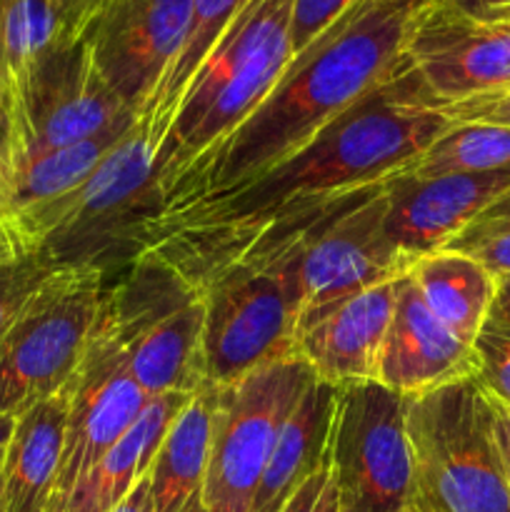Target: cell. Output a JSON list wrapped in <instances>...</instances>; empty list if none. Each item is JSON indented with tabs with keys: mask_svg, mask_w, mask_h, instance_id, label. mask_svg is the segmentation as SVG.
<instances>
[{
	"mask_svg": "<svg viewBox=\"0 0 510 512\" xmlns=\"http://www.w3.org/2000/svg\"><path fill=\"white\" fill-rule=\"evenodd\" d=\"M450 125L440 100L403 55L388 78L268 173L163 215L150 235V248L170 235L240 238L308 208L388 183L405 173Z\"/></svg>",
	"mask_w": 510,
	"mask_h": 512,
	"instance_id": "obj_1",
	"label": "cell"
},
{
	"mask_svg": "<svg viewBox=\"0 0 510 512\" xmlns=\"http://www.w3.org/2000/svg\"><path fill=\"white\" fill-rule=\"evenodd\" d=\"M408 20L385 0L350 5L290 60L263 103L170 185L163 215L253 183L298 153L398 68Z\"/></svg>",
	"mask_w": 510,
	"mask_h": 512,
	"instance_id": "obj_2",
	"label": "cell"
},
{
	"mask_svg": "<svg viewBox=\"0 0 510 512\" xmlns=\"http://www.w3.org/2000/svg\"><path fill=\"white\" fill-rule=\"evenodd\" d=\"M163 210L155 143L140 118L88 183L15 235V250L38 255L53 270H93L110 283L148 253Z\"/></svg>",
	"mask_w": 510,
	"mask_h": 512,
	"instance_id": "obj_3",
	"label": "cell"
},
{
	"mask_svg": "<svg viewBox=\"0 0 510 512\" xmlns=\"http://www.w3.org/2000/svg\"><path fill=\"white\" fill-rule=\"evenodd\" d=\"M293 0H250L190 80L155 150L163 198L170 185L233 133L293 60ZM165 203V200H163Z\"/></svg>",
	"mask_w": 510,
	"mask_h": 512,
	"instance_id": "obj_4",
	"label": "cell"
},
{
	"mask_svg": "<svg viewBox=\"0 0 510 512\" xmlns=\"http://www.w3.org/2000/svg\"><path fill=\"white\" fill-rule=\"evenodd\" d=\"M98 328L118 345L150 400L198 393L205 378V293L163 255L148 253L105 288Z\"/></svg>",
	"mask_w": 510,
	"mask_h": 512,
	"instance_id": "obj_5",
	"label": "cell"
},
{
	"mask_svg": "<svg viewBox=\"0 0 510 512\" xmlns=\"http://www.w3.org/2000/svg\"><path fill=\"white\" fill-rule=\"evenodd\" d=\"M415 510L510 512L493 405L475 378L405 398Z\"/></svg>",
	"mask_w": 510,
	"mask_h": 512,
	"instance_id": "obj_6",
	"label": "cell"
},
{
	"mask_svg": "<svg viewBox=\"0 0 510 512\" xmlns=\"http://www.w3.org/2000/svg\"><path fill=\"white\" fill-rule=\"evenodd\" d=\"M308 238L280 253L233 265L200 288L205 293L208 385L223 388L253 370L295 358L298 263Z\"/></svg>",
	"mask_w": 510,
	"mask_h": 512,
	"instance_id": "obj_7",
	"label": "cell"
},
{
	"mask_svg": "<svg viewBox=\"0 0 510 512\" xmlns=\"http://www.w3.org/2000/svg\"><path fill=\"white\" fill-rule=\"evenodd\" d=\"M108 278L93 270H55L0 335V415L15 418L58 395L90 348Z\"/></svg>",
	"mask_w": 510,
	"mask_h": 512,
	"instance_id": "obj_8",
	"label": "cell"
},
{
	"mask_svg": "<svg viewBox=\"0 0 510 512\" xmlns=\"http://www.w3.org/2000/svg\"><path fill=\"white\" fill-rule=\"evenodd\" d=\"M313 380L303 360L290 358L215 388L205 512H250L275 440Z\"/></svg>",
	"mask_w": 510,
	"mask_h": 512,
	"instance_id": "obj_9",
	"label": "cell"
},
{
	"mask_svg": "<svg viewBox=\"0 0 510 512\" xmlns=\"http://www.w3.org/2000/svg\"><path fill=\"white\" fill-rule=\"evenodd\" d=\"M328 468L338 512L415 510V465L403 395L375 380L338 388Z\"/></svg>",
	"mask_w": 510,
	"mask_h": 512,
	"instance_id": "obj_10",
	"label": "cell"
},
{
	"mask_svg": "<svg viewBox=\"0 0 510 512\" xmlns=\"http://www.w3.org/2000/svg\"><path fill=\"white\" fill-rule=\"evenodd\" d=\"M140 118L100 78L88 40L55 43L30 70L13 110L20 165Z\"/></svg>",
	"mask_w": 510,
	"mask_h": 512,
	"instance_id": "obj_11",
	"label": "cell"
},
{
	"mask_svg": "<svg viewBox=\"0 0 510 512\" xmlns=\"http://www.w3.org/2000/svg\"><path fill=\"white\" fill-rule=\"evenodd\" d=\"M385 183L353 195L308 238L298 263V328L333 305L408 273L385 235Z\"/></svg>",
	"mask_w": 510,
	"mask_h": 512,
	"instance_id": "obj_12",
	"label": "cell"
},
{
	"mask_svg": "<svg viewBox=\"0 0 510 512\" xmlns=\"http://www.w3.org/2000/svg\"><path fill=\"white\" fill-rule=\"evenodd\" d=\"M190 20L193 0H108L85 38L100 78L138 115L183 50Z\"/></svg>",
	"mask_w": 510,
	"mask_h": 512,
	"instance_id": "obj_13",
	"label": "cell"
},
{
	"mask_svg": "<svg viewBox=\"0 0 510 512\" xmlns=\"http://www.w3.org/2000/svg\"><path fill=\"white\" fill-rule=\"evenodd\" d=\"M403 55L443 103L510 85V28L428 3L408 20Z\"/></svg>",
	"mask_w": 510,
	"mask_h": 512,
	"instance_id": "obj_14",
	"label": "cell"
},
{
	"mask_svg": "<svg viewBox=\"0 0 510 512\" xmlns=\"http://www.w3.org/2000/svg\"><path fill=\"white\" fill-rule=\"evenodd\" d=\"M148 403L150 398L130 375L118 345L95 328L88 353L70 380L63 463L48 510L58 505L128 433Z\"/></svg>",
	"mask_w": 510,
	"mask_h": 512,
	"instance_id": "obj_15",
	"label": "cell"
},
{
	"mask_svg": "<svg viewBox=\"0 0 510 512\" xmlns=\"http://www.w3.org/2000/svg\"><path fill=\"white\" fill-rule=\"evenodd\" d=\"M510 190V168L415 178L400 173L385 183V235L413 263L445 248Z\"/></svg>",
	"mask_w": 510,
	"mask_h": 512,
	"instance_id": "obj_16",
	"label": "cell"
},
{
	"mask_svg": "<svg viewBox=\"0 0 510 512\" xmlns=\"http://www.w3.org/2000/svg\"><path fill=\"white\" fill-rule=\"evenodd\" d=\"M398 298V278L373 285L295 328V358L333 388L373 383Z\"/></svg>",
	"mask_w": 510,
	"mask_h": 512,
	"instance_id": "obj_17",
	"label": "cell"
},
{
	"mask_svg": "<svg viewBox=\"0 0 510 512\" xmlns=\"http://www.w3.org/2000/svg\"><path fill=\"white\" fill-rule=\"evenodd\" d=\"M473 345L450 333L420 298L410 275L398 278L393 318L385 333L375 383L410 398L475 378Z\"/></svg>",
	"mask_w": 510,
	"mask_h": 512,
	"instance_id": "obj_18",
	"label": "cell"
},
{
	"mask_svg": "<svg viewBox=\"0 0 510 512\" xmlns=\"http://www.w3.org/2000/svg\"><path fill=\"white\" fill-rule=\"evenodd\" d=\"M338 388L313 380L285 420L255 488L250 512H283L295 493L328 465Z\"/></svg>",
	"mask_w": 510,
	"mask_h": 512,
	"instance_id": "obj_19",
	"label": "cell"
},
{
	"mask_svg": "<svg viewBox=\"0 0 510 512\" xmlns=\"http://www.w3.org/2000/svg\"><path fill=\"white\" fill-rule=\"evenodd\" d=\"M70 385L15 415L3 460L8 512H48L63 463Z\"/></svg>",
	"mask_w": 510,
	"mask_h": 512,
	"instance_id": "obj_20",
	"label": "cell"
},
{
	"mask_svg": "<svg viewBox=\"0 0 510 512\" xmlns=\"http://www.w3.org/2000/svg\"><path fill=\"white\" fill-rule=\"evenodd\" d=\"M193 395L170 393L150 400L128 433L48 512H110L123 503L125 495L150 473L170 423Z\"/></svg>",
	"mask_w": 510,
	"mask_h": 512,
	"instance_id": "obj_21",
	"label": "cell"
},
{
	"mask_svg": "<svg viewBox=\"0 0 510 512\" xmlns=\"http://www.w3.org/2000/svg\"><path fill=\"white\" fill-rule=\"evenodd\" d=\"M213 410L215 388L203 385L170 423L148 473L155 512H205Z\"/></svg>",
	"mask_w": 510,
	"mask_h": 512,
	"instance_id": "obj_22",
	"label": "cell"
},
{
	"mask_svg": "<svg viewBox=\"0 0 510 512\" xmlns=\"http://www.w3.org/2000/svg\"><path fill=\"white\" fill-rule=\"evenodd\" d=\"M138 120L140 118L115 125V128L103 130V133L93 135V138L78 140V143L63 145V148L48 150V153H40L35 158L25 160L20 165L13 203H10L8 215H5V230H8L13 245L15 235L25 225L33 223L38 215H43L53 205L63 203L80 185L88 183L90 175L118 148L120 140L135 128Z\"/></svg>",
	"mask_w": 510,
	"mask_h": 512,
	"instance_id": "obj_23",
	"label": "cell"
},
{
	"mask_svg": "<svg viewBox=\"0 0 510 512\" xmlns=\"http://www.w3.org/2000/svg\"><path fill=\"white\" fill-rule=\"evenodd\" d=\"M408 275L430 313L463 343L473 345L490 318L498 280L478 260L448 248L415 258Z\"/></svg>",
	"mask_w": 510,
	"mask_h": 512,
	"instance_id": "obj_24",
	"label": "cell"
},
{
	"mask_svg": "<svg viewBox=\"0 0 510 512\" xmlns=\"http://www.w3.org/2000/svg\"><path fill=\"white\" fill-rule=\"evenodd\" d=\"M248 3L250 0H193V20H190V30L183 50L173 60L165 78L160 80L158 90L150 98L145 113L140 115L148 123L155 150H158L160 140H163L170 120H173L175 108H178L180 98L188 90L193 75L198 73L203 60L215 48L220 35L230 28V23L238 18V13Z\"/></svg>",
	"mask_w": 510,
	"mask_h": 512,
	"instance_id": "obj_25",
	"label": "cell"
},
{
	"mask_svg": "<svg viewBox=\"0 0 510 512\" xmlns=\"http://www.w3.org/2000/svg\"><path fill=\"white\" fill-rule=\"evenodd\" d=\"M500 168H510V128L453 123L405 173L415 178H435Z\"/></svg>",
	"mask_w": 510,
	"mask_h": 512,
	"instance_id": "obj_26",
	"label": "cell"
},
{
	"mask_svg": "<svg viewBox=\"0 0 510 512\" xmlns=\"http://www.w3.org/2000/svg\"><path fill=\"white\" fill-rule=\"evenodd\" d=\"M0 15L8 70V105L13 115L33 65L45 50L58 43V23L50 0H0Z\"/></svg>",
	"mask_w": 510,
	"mask_h": 512,
	"instance_id": "obj_27",
	"label": "cell"
},
{
	"mask_svg": "<svg viewBox=\"0 0 510 512\" xmlns=\"http://www.w3.org/2000/svg\"><path fill=\"white\" fill-rule=\"evenodd\" d=\"M473 350L478 360V385L493 403L510 410V328L485 323L473 340Z\"/></svg>",
	"mask_w": 510,
	"mask_h": 512,
	"instance_id": "obj_28",
	"label": "cell"
},
{
	"mask_svg": "<svg viewBox=\"0 0 510 512\" xmlns=\"http://www.w3.org/2000/svg\"><path fill=\"white\" fill-rule=\"evenodd\" d=\"M445 248L478 260L495 280L510 278V220H475Z\"/></svg>",
	"mask_w": 510,
	"mask_h": 512,
	"instance_id": "obj_29",
	"label": "cell"
},
{
	"mask_svg": "<svg viewBox=\"0 0 510 512\" xmlns=\"http://www.w3.org/2000/svg\"><path fill=\"white\" fill-rule=\"evenodd\" d=\"M53 273L55 270L33 253L0 260V335L18 318L30 295Z\"/></svg>",
	"mask_w": 510,
	"mask_h": 512,
	"instance_id": "obj_30",
	"label": "cell"
},
{
	"mask_svg": "<svg viewBox=\"0 0 510 512\" xmlns=\"http://www.w3.org/2000/svg\"><path fill=\"white\" fill-rule=\"evenodd\" d=\"M353 3L358 0H293V20H290L293 58L303 53L318 35H323Z\"/></svg>",
	"mask_w": 510,
	"mask_h": 512,
	"instance_id": "obj_31",
	"label": "cell"
},
{
	"mask_svg": "<svg viewBox=\"0 0 510 512\" xmlns=\"http://www.w3.org/2000/svg\"><path fill=\"white\" fill-rule=\"evenodd\" d=\"M450 123H483L510 128V85L473 98L440 105Z\"/></svg>",
	"mask_w": 510,
	"mask_h": 512,
	"instance_id": "obj_32",
	"label": "cell"
},
{
	"mask_svg": "<svg viewBox=\"0 0 510 512\" xmlns=\"http://www.w3.org/2000/svg\"><path fill=\"white\" fill-rule=\"evenodd\" d=\"M20 173V150L18 135H15L13 115L8 105L0 98V223L5 228V215H8L10 203H13L15 185H18ZM8 233V230H5Z\"/></svg>",
	"mask_w": 510,
	"mask_h": 512,
	"instance_id": "obj_33",
	"label": "cell"
},
{
	"mask_svg": "<svg viewBox=\"0 0 510 512\" xmlns=\"http://www.w3.org/2000/svg\"><path fill=\"white\" fill-rule=\"evenodd\" d=\"M50 5L58 23V43H78L95 28L108 0H50Z\"/></svg>",
	"mask_w": 510,
	"mask_h": 512,
	"instance_id": "obj_34",
	"label": "cell"
},
{
	"mask_svg": "<svg viewBox=\"0 0 510 512\" xmlns=\"http://www.w3.org/2000/svg\"><path fill=\"white\" fill-rule=\"evenodd\" d=\"M338 510V498H335L333 480H330V468L325 465L323 470L313 475L298 493L290 498L283 512H335Z\"/></svg>",
	"mask_w": 510,
	"mask_h": 512,
	"instance_id": "obj_35",
	"label": "cell"
},
{
	"mask_svg": "<svg viewBox=\"0 0 510 512\" xmlns=\"http://www.w3.org/2000/svg\"><path fill=\"white\" fill-rule=\"evenodd\" d=\"M430 3L458 10V13L470 15V18H485V15L495 13V10L510 8V0H430Z\"/></svg>",
	"mask_w": 510,
	"mask_h": 512,
	"instance_id": "obj_36",
	"label": "cell"
},
{
	"mask_svg": "<svg viewBox=\"0 0 510 512\" xmlns=\"http://www.w3.org/2000/svg\"><path fill=\"white\" fill-rule=\"evenodd\" d=\"M110 512H155L153 505V495H150V483H148V475L125 495V500L120 505H115Z\"/></svg>",
	"mask_w": 510,
	"mask_h": 512,
	"instance_id": "obj_37",
	"label": "cell"
},
{
	"mask_svg": "<svg viewBox=\"0 0 510 512\" xmlns=\"http://www.w3.org/2000/svg\"><path fill=\"white\" fill-rule=\"evenodd\" d=\"M488 323L500 325V328H510V278L498 280V290H495Z\"/></svg>",
	"mask_w": 510,
	"mask_h": 512,
	"instance_id": "obj_38",
	"label": "cell"
},
{
	"mask_svg": "<svg viewBox=\"0 0 510 512\" xmlns=\"http://www.w3.org/2000/svg\"><path fill=\"white\" fill-rule=\"evenodd\" d=\"M478 220H510V190L500 195Z\"/></svg>",
	"mask_w": 510,
	"mask_h": 512,
	"instance_id": "obj_39",
	"label": "cell"
},
{
	"mask_svg": "<svg viewBox=\"0 0 510 512\" xmlns=\"http://www.w3.org/2000/svg\"><path fill=\"white\" fill-rule=\"evenodd\" d=\"M0 98L8 105V70H5V45H3V15H0ZM10 110V105H8Z\"/></svg>",
	"mask_w": 510,
	"mask_h": 512,
	"instance_id": "obj_40",
	"label": "cell"
},
{
	"mask_svg": "<svg viewBox=\"0 0 510 512\" xmlns=\"http://www.w3.org/2000/svg\"><path fill=\"white\" fill-rule=\"evenodd\" d=\"M13 425H15V418L0 415V470H3L5 450H8V440H10V433H13Z\"/></svg>",
	"mask_w": 510,
	"mask_h": 512,
	"instance_id": "obj_41",
	"label": "cell"
},
{
	"mask_svg": "<svg viewBox=\"0 0 510 512\" xmlns=\"http://www.w3.org/2000/svg\"><path fill=\"white\" fill-rule=\"evenodd\" d=\"M10 258H18V253H15L13 240H10V235L5 233L3 223H0V260H10Z\"/></svg>",
	"mask_w": 510,
	"mask_h": 512,
	"instance_id": "obj_42",
	"label": "cell"
},
{
	"mask_svg": "<svg viewBox=\"0 0 510 512\" xmlns=\"http://www.w3.org/2000/svg\"><path fill=\"white\" fill-rule=\"evenodd\" d=\"M385 3L395 5V8H400V10H403V13L413 15L415 10H420V8H423V5H428L430 0H385Z\"/></svg>",
	"mask_w": 510,
	"mask_h": 512,
	"instance_id": "obj_43",
	"label": "cell"
},
{
	"mask_svg": "<svg viewBox=\"0 0 510 512\" xmlns=\"http://www.w3.org/2000/svg\"><path fill=\"white\" fill-rule=\"evenodd\" d=\"M478 20H485V23H495V25H508L510 28V8L495 10V13H488L485 18H478Z\"/></svg>",
	"mask_w": 510,
	"mask_h": 512,
	"instance_id": "obj_44",
	"label": "cell"
},
{
	"mask_svg": "<svg viewBox=\"0 0 510 512\" xmlns=\"http://www.w3.org/2000/svg\"><path fill=\"white\" fill-rule=\"evenodd\" d=\"M0 512H8V503H5V480L0 473Z\"/></svg>",
	"mask_w": 510,
	"mask_h": 512,
	"instance_id": "obj_45",
	"label": "cell"
},
{
	"mask_svg": "<svg viewBox=\"0 0 510 512\" xmlns=\"http://www.w3.org/2000/svg\"><path fill=\"white\" fill-rule=\"evenodd\" d=\"M410 512H420V510H410Z\"/></svg>",
	"mask_w": 510,
	"mask_h": 512,
	"instance_id": "obj_46",
	"label": "cell"
},
{
	"mask_svg": "<svg viewBox=\"0 0 510 512\" xmlns=\"http://www.w3.org/2000/svg\"><path fill=\"white\" fill-rule=\"evenodd\" d=\"M335 512H338V510H335Z\"/></svg>",
	"mask_w": 510,
	"mask_h": 512,
	"instance_id": "obj_47",
	"label": "cell"
}]
</instances>
